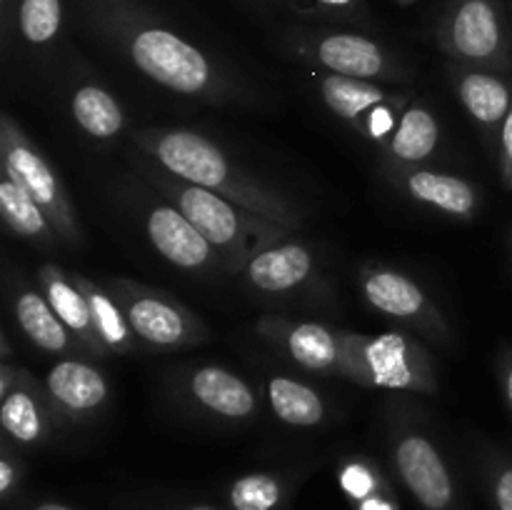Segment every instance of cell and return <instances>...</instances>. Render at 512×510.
Instances as JSON below:
<instances>
[{
    "mask_svg": "<svg viewBox=\"0 0 512 510\" xmlns=\"http://www.w3.org/2000/svg\"><path fill=\"white\" fill-rule=\"evenodd\" d=\"M85 28L143 78L205 105L255 103L248 85L140 0H73Z\"/></svg>",
    "mask_w": 512,
    "mask_h": 510,
    "instance_id": "6da1fadb",
    "label": "cell"
},
{
    "mask_svg": "<svg viewBox=\"0 0 512 510\" xmlns=\"http://www.w3.org/2000/svg\"><path fill=\"white\" fill-rule=\"evenodd\" d=\"M135 150L175 178L208 188L240 208L300 233L305 210L298 200L235 163L213 138L190 128H143L130 135Z\"/></svg>",
    "mask_w": 512,
    "mask_h": 510,
    "instance_id": "7a4b0ae2",
    "label": "cell"
},
{
    "mask_svg": "<svg viewBox=\"0 0 512 510\" xmlns=\"http://www.w3.org/2000/svg\"><path fill=\"white\" fill-rule=\"evenodd\" d=\"M133 170L135 178L170 200L200 230V235L213 245L215 253L223 260L225 275H240L253 255L295 235L293 230L260 218L213 190L175 178L143 153L133 155Z\"/></svg>",
    "mask_w": 512,
    "mask_h": 510,
    "instance_id": "3957f363",
    "label": "cell"
},
{
    "mask_svg": "<svg viewBox=\"0 0 512 510\" xmlns=\"http://www.w3.org/2000/svg\"><path fill=\"white\" fill-rule=\"evenodd\" d=\"M385 443L395 480L413 498L415 508L473 510L460 473L423 408L410 400H390Z\"/></svg>",
    "mask_w": 512,
    "mask_h": 510,
    "instance_id": "277c9868",
    "label": "cell"
},
{
    "mask_svg": "<svg viewBox=\"0 0 512 510\" xmlns=\"http://www.w3.org/2000/svg\"><path fill=\"white\" fill-rule=\"evenodd\" d=\"M343 378L363 388L438 395L440 373L423 338L405 328L385 333L345 330Z\"/></svg>",
    "mask_w": 512,
    "mask_h": 510,
    "instance_id": "5b68a950",
    "label": "cell"
},
{
    "mask_svg": "<svg viewBox=\"0 0 512 510\" xmlns=\"http://www.w3.org/2000/svg\"><path fill=\"white\" fill-rule=\"evenodd\" d=\"M290 58L320 68L323 73L345 78L373 80L400 85L413 80V68L403 55L363 30L335 28V25H303L290 28L280 38Z\"/></svg>",
    "mask_w": 512,
    "mask_h": 510,
    "instance_id": "8992f818",
    "label": "cell"
},
{
    "mask_svg": "<svg viewBox=\"0 0 512 510\" xmlns=\"http://www.w3.org/2000/svg\"><path fill=\"white\" fill-rule=\"evenodd\" d=\"M0 160L3 173L45 210L58 238L68 248H83V228L63 178L10 113L0 115Z\"/></svg>",
    "mask_w": 512,
    "mask_h": 510,
    "instance_id": "52a82bcc",
    "label": "cell"
},
{
    "mask_svg": "<svg viewBox=\"0 0 512 510\" xmlns=\"http://www.w3.org/2000/svg\"><path fill=\"white\" fill-rule=\"evenodd\" d=\"M103 283L123 305L130 330L145 348L170 353L210 340L208 323L168 290L153 288L125 275H113Z\"/></svg>",
    "mask_w": 512,
    "mask_h": 510,
    "instance_id": "ba28073f",
    "label": "cell"
},
{
    "mask_svg": "<svg viewBox=\"0 0 512 510\" xmlns=\"http://www.w3.org/2000/svg\"><path fill=\"white\" fill-rule=\"evenodd\" d=\"M435 43L455 63L512 73V30L503 0H445Z\"/></svg>",
    "mask_w": 512,
    "mask_h": 510,
    "instance_id": "9c48e42d",
    "label": "cell"
},
{
    "mask_svg": "<svg viewBox=\"0 0 512 510\" xmlns=\"http://www.w3.org/2000/svg\"><path fill=\"white\" fill-rule=\"evenodd\" d=\"M355 285L363 303L373 313L395 320L400 328L435 345L448 348L453 343V330L443 310L435 305L428 290L405 270L385 263H368L355 275Z\"/></svg>",
    "mask_w": 512,
    "mask_h": 510,
    "instance_id": "30bf717a",
    "label": "cell"
},
{
    "mask_svg": "<svg viewBox=\"0 0 512 510\" xmlns=\"http://www.w3.org/2000/svg\"><path fill=\"white\" fill-rule=\"evenodd\" d=\"M170 393L195 418L215 425H248L263 408V395L235 370L215 363L185 365L170 375Z\"/></svg>",
    "mask_w": 512,
    "mask_h": 510,
    "instance_id": "8fae6325",
    "label": "cell"
},
{
    "mask_svg": "<svg viewBox=\"0 0 512 510\" xmlns=\"http://www.w3.org/2000/svg\"><path fill=\"white\" fill-rule=\"evenodd\" d=\"M253 333L295 368L343 378L345 330L315 320H293L270 313L255 320Z\"/></svg>",
    "mask_w": 512,
    "mask_h": 510,
    "instance_id": "7c38bea8",
    "label": "cell"
},
{
    "mask_svg": "<svg viewBox=\"0 0 512 510\" xmlns=\"http://www.w3.org/2000/svg\"><path fill=\"white\" fill-rule=\"evenodd\" d=\"M238 278L248 290L273 300L305 298L325 288L313 248L293 235L253 255Z\"/></svg>",
    "mask_w": 512,
    "mask_h": 510,
    "instance_id": "4fadbf2b",
    "label": "cell"
},
{
    "mask_svg": "<svg viewBox=\"0 0 512 510\" xmlns=\"http://www.w3.org/2000/svg\"><path fill=\"white\" fill-rule=\"evenodd\" d=\"M138 213L143 215L145 238L160 258L188 273H215V270L223 273V260L213 245L170 200L155 193L153 188L143 198V210L138 208Z\"/></svg>",
    "mask_w": 512,
    "mask_h": 510,
    "instance_id": "5bb4252c",
    "label": "cell"
},
{
    "mask_svg": "<svg viewBox=\"0 0 512 510\" xmlns=\"http://www.w3.org/2000/svg\"><path fill=\"white\" fill-rule=\"evenodd\" d=\"M448 78L468 118L490 148H498L500 128L512 108V80L508 73L480 65H465L450 60Z\"/></svg>",
    "mask_w": 512,
    "mask_h": 510,
    "instance_id": "9a60e30c",
    "label": "cell"
},
{
    "mask_svg": "<svg viewBox=\"0 0 512 510\" xmlns=\"http://www.w3.org/2000/svg\"><path fill=\"white\" fill-rule=\"evenodd\" d=\"M43 383L60 428L95 418L110 400L108 378L90 358H60Z\"/></svg>",
    "mask_w": 512,
    "mask_h": 510,
    "instance_id": "2e32d148",
    "label": "cell"
},
{
    "mask_svg": "<svg viewBox=\"0 0 512 510\" xmlns=\"http://www.w3.org/2000/svg\"><path fill=\"white\" fill-rule=\"evenodd\" d=\"M388 178L405 198L423 205V208L435 210L445 218L468 223V220L478 218L480 208H483L480 188L470 183L468 178H463V175L433 170L425 165V168L400 170V173L388 175Z\"/></svg>",
    "mask_w": 512,
    "mask_h": 510,
    "instance_id": "e0dca14e",
    "label": "cell"
},
{
    "mask_svg": "<svg viewBox=\"0 0 512 510\" xmlns=\"http://www.w3.org/2000/svg\"><path fill=\"white\" fill-rule=\"evenodd\" d=\"M5 293H8L10 313H13L15 325L23 330V335L35 348L48 355L88 358L78 340L68 333L63 320L55 315L53 305L48 303L43 290L30 285L25 278H20V273H10L8 283H5Z\"/></svg>",
    "mask_w": 512,
    "mask_h": 510,
    "instance_id": "ac0fdd59",
    "label": "cell"
},
{
    "mask_svg": "<svg viewBox=\"0 0 512 510\" xmlns=\"http://www.w3.org/2000/svg\"><path fill=\"white\" fill-rule=\"evenodd\" d=\"M313 470V460L250 470L223 485L218 495L220 505L225 510H293L295 498Z\"/></svg>",
    "mask_w": 512,
    "mask_h": 510,
    "instance_id": "d6986e66",
    "label": "cell"
},
{
    "mask_svg": "<svg viewBox=\"0 0 512 510\" xmlns=\"http://www.w3.org/2000/svg\"><path fill=\"white\" fill-rule=\"evenodd\" d=\"M0 428L5 438L23 450L40 448L60 428L45 383L28 368L20 370L18 383L0 400Z\"/></svg>",
    "mask_w": 512,
    "mask_h": 510,
    "instance_id": "ffe728a7",
    "label": "cell"
},
{
    "mask_svg": "<svg viewBox=\"0 0 512 510\" xmlns=\"http://www.w3.org/2000/svg\"><path fill=\"white\" fill-rule=\"evenodd\" d=\"M35 283H38V288L45 293L48 303L53 305L55 315L63 320L68 333L73 335L80 343V348L85 350V355H88L90 360L110 358L103 340H100L98 330H95L88 300H85L80 285L73 280V273L58 263H43L35 270Z\"/></svg>",
    "mask_w": 512,
    "mask_h": 510,
    "instance_id": "44dd1931",
    "label": "cell"
},
{
    "mask_svg": "<svg viewBox=\"0 0 512 510\" xmlns=\"http://www.w3.org/2000/svg\"><path fill=\"white\" fill-rule=\"evenodd\" d=\"M443 140V125L425 100H413L400 118L388 143L380 148L385 173L425 168L435 158Z\"/></svg>",
    "mask_w": 512,
    "mask_h": 510,
    "instance_id": "7402d4cb",
    "label": "cell"
},
{
    "mask_svg": "<svg viewBox=\"0 0 512 510\" xmlns=\"http://www.w3.org/2000/svg\"><path fill=\"white\" fill-rule=\"evenodd\" d=\"M315 88H318L320 100L325 103V108L335 115L338 120H343L348 128H353L355 133L363 125L365 115L373 108H378L380 103L393 98L398 90L388 88L385 83H373V80H358V78H345V75H333V73H320L315 78Z\"/></svg>",
    "mask_w": 512,
    "mask_h": 510,
    "instance_id": "603a6c76",
    "label": "cell"
},
{
    "mask_svg": "<svg viewBox=\"0 0 512 510\" xmlns=\"http://www.w3.org/2000/svg\"><path fill=\"white\" fill-rule=\"evenodd\" d=\"M70 115L78 130L95 143H110L120 138L128 125L125 108L98 80H80L70 93Z\"/></svg>",
    "mask_w": 512,
    "mask_h": 510,
    "instance_id": "cb8c5ba5",
    "label": "cell"
},
{
    "mask_svg": "<svg viewBox=\"0 0 512 510\" xmlns=\"http://www.w3.org/2000/svg\"><path fill=\"white\" fill-rule=\"evenodd\" d=\"M265 400L280 423L288 428H318L328 420V400L300 378L273 373L265 380Z\"/></svg>",
    "mask_w": 512,
    "mask_h": 510,
    "instance_id": "d4e9b609",
    "label": "cell"
},
{
    "mask_svg": "<svg viewBox=\"0 0 512 510\" xmlns=\"http://www.w3.org/2000/svg\"><path fill=\"white\" fill-rule=\"evenodd\" d=\"M0 215H3L5 228L15 238L28 240L35 248L53 250L55 245L63 243L45 210L8 175H3L0 180Z\"/></svg>",
    "mask_w": 512,
    "mask_h": 510,
    "instance_id": "484cf974",
    "label": "cell"
},
{
    "mask_svg": "<svg viewBox=\"0 0 512 510\" xmlns=\"http://www.w3.org/2000/svg\"><path fill=\"white\" fill-rule=\"evenodd\" d=\"M70 273H73V280L80 285L85 300H88L95 330H98L108 355L133 353L138 338H135L133 330H130V323L128 318H125V310L123 305L118 303V298L105 288L103 280H93L88 278V275L78 273V270H70Z\"/></svg>",
    "mask_w": 512,
    "mask_h": 510,
    "instance_id": "4316f807",
    "label": "cell"
},
{
    "mask_svg": "<svg viewBox=\"0 0 512 510\" xmlns=\"http://www.w3.org/2000/svg\"><path fill=\"white\" fill-rule=\"evenodd\" d=\"M63 20V0H18L13 28L28 48L43 50L58 40Z\"/></svg>",
    "mask_w": 512,
    "mask_h": 510,
    "instance_id": "83f0119b",
    "label": "cell"
},
{
    "mask_svg": "<svg viewBox=\"0 0 512 510\" xmlns=\"http://www.w3.org/2000/svg\"><path fill=\"white\" fill-rule=\"evenodd\" d=\"M473 463L490 510H512V455L495 445H480Z\"/></svg>",
    "mask_w": 512,
    "mask_h": 510,
    "instance_id": "f1b7e54d",
    "label": "cell"
},
{
    "mask_svg": "<svg viewBox=\"0 0 512 510\" xmlns=\"http://www.w3.org/2000/svg\"><path fill=\"white\" fill-rule=\"evenodd\" d=\"M288 10L300 20L313 25H355V28H370L368 0H285Z\"/></svg>",
    "mask_w": 512,
    "mask_h": 510,
    "instance_id": "f546056e",
    "label": "cell"
},
{
    "mask_svg": "<svg viewBox=\"0 0 512 510\" xmlns=\"http://www.w3.org/2000/svg\"><path fill=\"white\" fill-rule=\"evenodd\" d=\"M338 483L340 490L350 503H363V500L373 498V495L388 493L390 483L383 475V470L368 458H350L338 468Z\"/></svg>",
    "mask_w": 512,
    "mask_h": 510,
    "instance_id": "4dcf8cb0",
    "label": "cell"
},
{
    "mask_svg": "<svg viewBox=\"0 0 512 510\" xmlns=\"http://www.w3.org/2000/svg\"><path fill=\"white\" fill-rule=\"evenodd\" d=\"M25 480H28V463H25L23 448L3 435L0 443V503L3 508H13L25 495Z\"/></svg>",
    "mask_w": 512,
    "mask_h": 510,
    "instance_id": "1f68e13d",
    "label": "cell"
},
{
    "mask_svg": "<svg viewBox=\"0 0 512 510\" xmlns=\"http://www.w3.org/2000/svg\"><path fill=\"white\" fill-rule=\"evenodd\" d=\"M125 510H225L223 505L208 500H190L180 495H148V498L125 500Z\"/></svg>",
    "mask_w": 512,
    "mask_h": 510,
    "instance_id": "d6a6232c",
    "label": "cell"
},
{
    "mask_svg": "<svg viewBox=\"0 0 512 510\" xmlns=\"http://www.w3.org/2000/svg\"><path fill=\"white\" fill-rule=\"evenodd\" d=\"M498 165H500V178H503V185L508 190H512V108L505 118L503 128H500V138H498Z\"/></svg>",
    "mask_w": 512,
    "mask_h": 510,
    "instance_id": "836d02e7",
    "label": "cell"
},
{
    "mask_svg": "<svg viewBox=\"0 0 512 510\" xmlns=\"http://www.w3.org/2000/svg\"><path fill=\"white\" fill-rule=\"evenodd\" d=\"M495 373H498V388L503 395V403L512 415V345H503L498 353V363H495Z\"/></svg>",
    "mask_w": 512,
    "mask_h": 510,
    "instance_id": "e575fe53",
    "label": "cell"
},
{
    "mask_svg": "<svg viewBox=\"0 0 512 510\" xmlns=\"http://www.w3.org/2000/svg\"><path fill=\"white\" fill-rule=\"evenodd\" d=\"M353 510H400V505L395 500L393 490H388V493L373 495V498L363 500V503H355Z\"/></svg>",
    "mask_w": 512,
    "mask_h": 510,
    "instance_id": "d590c367",
    "label": "cell"
},
{
    "mask_svg": "<svg viewBox=\"0 0 512 510\" xmlns=\"http://www.w3.org/2000/svg\"><path fill=\"white\" fill-rule=\"evenodd\" d=\"M8 510H78L73 505L58 503V500H35V498H23L20 503H15Z\"/></svg>",
    "mask_w": 512,
    "mask_h": 510,
    "instance_id": "8d00e7d4",
    "label": "cell"
},
{
    "mask_svg": "<svg viewBox=\"0 0 512 510\" xmlns=\"http://www.w3.org/2000/svg\"><path fill=\"white\" fill-rule=\"evenodd\" d=\"M20 365H13V363H0V400L5 398V395L13 390V385L18 383L20 378Z\"/></svg>",
    "mask_w": 512,
    "mask_h": 510,
    "instance_id": "74e56055",
    "label": "cell"
},
{
    "mask_svg": "<svg viewBox=\"0 0 512 510\" xmlns=\"http://www.w3.org/2000/svg\"><path fill=\"white\" fill-rule=\"evenodd\" d=\"M15 5H18V0H0V25H3V40H5V45H8L10 30H13Z\"/></svg>",
    "mask_w": 512,
    "mask_h": 510,
    "instance_id": "f35d334b",
    "label": "cell"
},
{
    "mask_svg": "<svg viewBox=\"0 0 512 510\" xmlns=\"http://www.w3.org/2000/svg\"><path fill=\"white\" fill-rule=\"evenodd\" d=\"M13 348H10L8 333H0V363H13Z\"/></svg>",
    "mask_w": 512,
    "mask_h": 510,
    "instance_id": "ab89813d",
    "label": "cell"
},
{
    "mask_svg": "<svg viewBox=\"0 0 512 510\" xmlns=\"http://www.w3.org/2000/svg\"><path fill=\"white\" fill-rule=\"evenodd\" d=\"M395 5H400V8H408V5H415L418 0H393Z\"/></svg>",
    "mask_w": 512,
    "mask_h": 510,
    "instance_id": "60d3db41",
    "label": "cell"
},
{
    "mask_svg": "<svg viewBox=\"0 0 512 510\" xmlns=\"http://www.w3.org/2000/svg\"><path fill=\"white\" fill-rule=\"evenodd\" d=\"M510 248H512V238H510Z\"/></svg>",
    "mask_w": 512,
    "mask_h": 510,
    "instance_id": "b9f144b4",
    "label": "cell"
},
{
    "mask_svg": "<svg viewBox=\"0 0 512 510\" xmlns=\"http://www.w3.org/2000/svg\"><path fill=\"white\" fill-rule=\"evenodd\" d=\"M280 3H285V0H280Z\"/></svg>",
    "mask_w": 512,
    "mask_h": 510,
    "instance_id": "7bdbcfd3",
    "label": "cell"
}]
</instances>
